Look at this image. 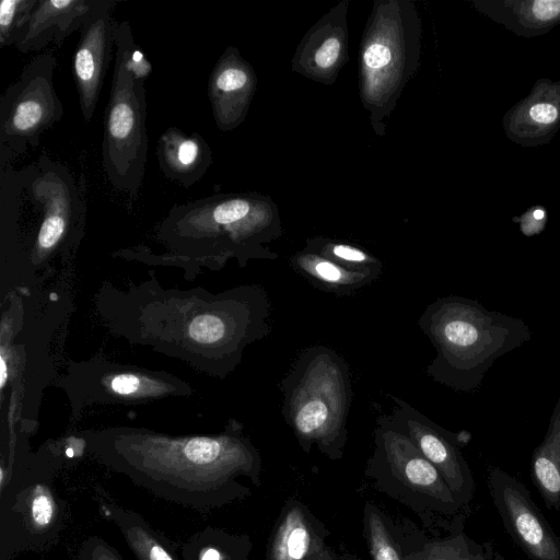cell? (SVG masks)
Masks as SVG:
<instances>
[{
	"label": "cell",
	"instance_id": "6da1fadb",
	"mask_svg": "<svg viewBox=\"0 0 560 560\" xmlns=\"http://www.w3.org/2000/svg\"><path fill=\"white\" fill-rule=\"evenodd\" d=\"M231 419L217 435L173 436L141 429L86 433V448L109 469L164 500L198 511L228 501L238 476H254L259 456Z\"/></svg>",
	"mask_w": 560,
	"mask_h": 560
},
{
	"label": "cell",
	"instance_id": "7a4b0ae2",
	"mask_svg": "<svg viewBox=\"0 0 560 560\" xmlns=\"http://www.w3.org/2000/svg\"><path fill=\"white\" fill-rule=\"evenodd\" d=\"M86 217L84 185L63 163L42 153L15 168L0 166L2 237L23 244L33 260L68 249L83 233Z\"/></svg>",
	"mask_w": 560,
	"mask_h": 560
},
{
	"label": "cell",
	"instance_id": "3957f363",
	"mask_svg": "<svg viewBox=\"0 0 560 560\" xmlns=\"http://www.w3.org/2000/svg\"><path fill=\"white\" fill-rule=\"evenodd\" d=\"M417 324L436 351L427 375L464 393L478 390L497 360L532 338L523 319L457 295L430 303Z\"/></svg>",
	"mask_w": 560,
	"mask_h": 560
},
{
	"label": "cell",
	"instance_id": "277c9868",
	"mask_svg": "<svg viewBox=\"0 0 560 560\" xmlns=\"http://www.w3.org/2000/svg\"><path fill=\"white\" fill-rule=\"evenodd\" d=\"M113 35L115 66L104 116L102 165L110 185L133 200L147 163L144 81L152 68L136 46L128 21H114Z\"/></svg>",
	"mask_w": 560,
	"mask_h": 560
},
{
	"label": "cell",
	"instance_id": "5b68a950",
	"mask_svg": "<svg viewBox=\"0 0 560 560\" xmlns=\"http://www.w3.org/2000/svg\"><path fill=\"white\" fill-rule=\"evenodd\" d=\"M280 390L283 419L301 445L338 454L347 440L352 401L347 361L327 346H310L281 380Z\"/></svg>",
	"mask_w": 560,
	"mask_h": 560
},
{
	"label": "cell",
	"instance_id": "8992f818",
	"mask_svg": "<svg viewBox=\"0 0 560 560\" xmlns=\"http://www.w3.org/2000/svg\"><path fill=\"white\" fill-rule=\"evenodd\" d=\"M252 213L250 201L238 196L214 195L175 205L160 224L158 238L182 255L206 257L218 266L232 257L241 267L249 258H277L259 245L265 237Z\"/></svg>",
	"mask_w": 560,
	"mask_h": 560
},
{
	"label": "cell",
	"instance_id": "52a82bcc",
	"mask_svg": "<svg viewBox=\"0 0 560 560\" xmlns=\"http://www.w3.org/2000/svg\"><path fill=\"white\" fill-rule=\"evenodd\" d=\"M56 465L35 458L13 466L0 482V560L22 551H43L60 538L69 518L56 486Z\"/></svg>",
	"mask_w": 560,
	"mask_h": 560
},
{
	"label": "cell",
	"instance_id": "ba28073f",
	"mask_svg": "<svg viewBox=\"0 0 560 560\" xmlns=\"http://www.w3.org/2000/svg\"><path fill=\"white\" fill-rule=\"evenodd\" d=\"M57 59L51 52L33 57L0 97V166L36 149L44 132L63 116L54 74Z\"/></svg>",
	"mask_w": 560,
	"mask_h": 560
},
{
	"label": "cell",
	"instance_id": "9c48e42d",
	"mask_svg": "<svg viewBox=\"0 0 560 560\" xmlns=\"http://www.w3.org/2000/svg\"><path fill=\"white\" fill-rule=\"evenodd\" d=\"M489 487L499 514L516 544L534 560H560V538L528 490L498 467L489 471Z\"/></svg>",
	"mask_w": 560,
	"mask_h": 560
},
{
	"label": "cell",
	"instance_id": "30bf717a",
	"mask_svg": "<svg viewBox=\"0 0 560 560\" xmlns=\"http://www.w3.org/2000/svg\"><path fill=\"white\" fill-rule=\"evenodd\" d=\"M394 407L388 416L392 424L408 436L422 455L439 470L453 493L471 492L470 470L458 448L459 435L431 421L418 409L390 396Z\"/></svg>",
	"mask_w": 560,
	"mask_h": 560
},
{
	"label": "cell",
	"instance_id": "8fae6325",
	"mask_svg": "<svg viewBox=\"0 0 560 560\" xmlns=\"http://www.w3.org/2000/svg\"><path fill=\"white\" fill-rule=\"evenodd\" d=\"M115 4V1L106 0L105 4L83 24L74 50L72 73L85 121H90L94 115L112 60V10Z\"/></svg>",
	"mask_w": 560,
	"mask_h": 560
},
{
	"label": "cell",
	"instance_id": "7c38bea8",
	"mask_svg": "<svg viewBox=\"0 0 560 560\" xmlns=\"http://www.w3.org/2000/svg\"><path fill=\"white\" fill-rule=\"evenodd\" d=\"M374 436L376 457L382 459L395 478L442 502L454 501L453 492L439 470L408 436L392 424L387 415L377 417Z\"/></svg>",
	"mask_w": 560,
	"mask_h": 560
},
{
	"label": "cell",
	"instance_id": "4fadbf2b",
	"mask_svg": "<svg viewBox=\"0 0 560 560\" xmlns=\"http://www.w3.org/2000/svg\"><path fill=\"white\" fill-rule=\"evenodd\" d=\"M506 137L522 147L551 141L560 128V80L538 79L530 93L503 116Z\"/></svg>",
	"mask_w": 560,
	"mask_h": 560
},
{
	"label": "cell",
	"instance_id": "5bb4252c",
	"mask_svg": "<svg viewBox=\"0 0 560 560\" xmlns=\"http://www.w3.org/2000/svg\"><path fill=\"white\" fill-rule=\"evenodd\" d=\"M106 0H38L20 40L22 54L39 51L49 44L61 45L105 4Z\"/></svg>",
	"mask_w": 560,
	"mask_h": 560
},
{
	"label": "cell",
	"instance_id": "9a60e30c",
	"mask_svg": "<svg viewBox=\"0 0 560 560\" xmlns=\"http://www.w3.org/2000/svg\"><path fill=\"white\" fill-rule=\"evenodd\" d=\"M252 75L236 51L229 48L215 63L208 82V96L217 126L230 130L242 119Z\"/></svg>",
	"mask_w": 560,
	"mask_h": 560
},
{
	"label": "cell",
	"instance_id": "2e32d148",
	"mask_svg": "<svg viewBox=\"0 0 560 560\" xmlns=\"http://www.w3.org/2000/svg\"><path fill=\"white\" fill-rule=\"evenodd\" d=\"M156 156L161 172L184 187L199 182L212 162V152L197 132L167 128L159 138Z\"/></svg>",
	"mask_w": 560,
	"mask_h": 560
},
{
	"label": "cell",
	"instance_id": "e0dca14e",
	"mask_svg": "<svg viewBox=\"0 0 560 560\" xmlns=\"http://www.w3.org/2000/svg\"><path fill=\"white\" fill-rule=\"evenodd\" d=\"M476 10L517 36L530 38L560 25V0H475Z\"/></svg>",
	"mask_w": 560,
	"mask_h": 560
},
{
	"label": "cell",
	"instance_id": "ac0fdd59",
	"mask_svg": "<svg viewBox=\"0 0 560 560\" xmlns=\"http://www.w3.org/2000/svg\"><path fill=\"white\" fill-rule=\"evenodd\" d=\"M101 511L120 530L137 560H179L175 545L139 513L108 503Z\"/></svg>",
	"mask_w": 560,
	"mask_h": 560
},
{
	"label": "cell",
	"instance_id": "d6986e66",
	"mask_svg": "<svg viewBox=\"0 0 560 560\" xmlns=\"http://www.w3.org/2000/svg\"><path fill=\"white\" fill-rule=\"evenodd\" d=\"M292 268L325 292L349 295L371 284L381 275L357 270L308 249L294 255Z\"/></svg>",
	"mask_w": 560,
	"mask_h": 560
},
{
	"label": "cell",
	"instance_id": "ffe728a7",
	"mask_svg": "<svg viewBox=\"0 0 560 560\" xmlns=\"http://www.w3.org/2000/svg\"><path fill=\"white\" fill-rule=\"evenodd\" d=\"M530 476L548 509H560V395L541 443L534 450Z\"/></svg>",
	"mask_w": 560,
	"mask_h": 560
},
{
	"label": "cell",
	"instance_id": "44dd1931",
	"mask_svg": "<svg viewBox=\"0 0 560 560\" xmlns=\"http://www.w3.org/2000/svg\"><path fill=\"white\" fill-rule=\"evenodd\" d=\"M311 533L303 513L291 509L281 522L271 548L272 560H303L310 551Z\"/></svg>",
	"mask_w": 560,
	"mask_h": 560
},
{
	"label": "cell",
	"instance_id": "7402d4cb",
	"mask_svg": "<svg viewBox=\"0 0 560 560\" xmlns=\"http://www.w3.org/2000/svg\"><path fill=\"white\" fill-rule=\"evenodd\" d=\"M106 393L114 398H148L166 392L164 381L142 372H114L106 377Z\"/></svg>",
	"mask_w": 560,
	"mask_h": 560
},
{
	"label": "cell",
	"instance_id": "603a6c76",
	"mask_svg": "<svg viewBox=\"0 0 560 560\" xmlns=\"http://www.w3.org/2000/svg\"><path fill=\"white\" fill-rule=\"evenodd\" d=\"M38 0H2L0 3V46L16 45Z\"/></svg>",
	"mask_w": 560,
	"mask_h": 560
},
{
	"label": "cell",
	"instance_id": "cb8c5ba5",
	"mask_svg": "<svg viewBox=\"0 0 560 560\" xmlns=\"http://www.w3.org/2000/svg\"><path fill=\"white\" fill-rule=\"evenodd\" d=\"M306 249L357 270L382 273V262L354 246L327 242L310 245Z\"/></svg>",
	"mask_w": 560,
	"mask_h": 560
},
{
	"label": "cell",
	"instance_id": "d4e9b609",
	"mask_svg": "<svg viewBox=\"0 0 560 560\" xmlns=\"http://www.w3.org/2000/svg\"><path fill=\"white\" fill-rule=\"evenodd\" d=\"M413 560H486L463 536L427 545Z\"/></svg>",
	"mask_w": 560,
	"mask_h": 560
},
{
	"label": "cell",
	"instance_id": "484cf974",
	"mask_svg": "<svg viewBox=\"0 0 560 560\" xmlns=\"http://www.w3.org/2000/svg\"><path fill=\"white\" fill-rule=\"evenodd\" d=\"M368 521L373 560H400L382 518L375 512L371 511Z\"/></svg>",
	"mask_w": 560,
	"mask_h": 560
},
{
	"label": "cell",
	"instance_id": "4316f807",
	"mask_svg": "<svg viewBox=\"0 0 560 560\" xmlns=\"http://www.w3.org/2000/svg\"><path fill=\"white\" fill-rule=\"evenodd\" d=\"M75 560H124V558L102 537L89 536L81 544Z\"/></svg>",
	"mask_w": 560,
	"mask_h": 560
},
{
	"label": "cell",
	"instance_id": "83f0119b",
	"mask_svg": "<svg viewBox=\"0 0 560 560\" xmlns=\"http://www.w3.org/2000/svg\"><path fill=\"white\" fill-rule=\"evenodd\" d=\"M390 57V49L387 46L373 43L364 50L363 61L370 69H382L388 65Z\"/></svg>",
	"mask_w": 560,
	"mask_h": 560
},
{
	"label": "cell",
	"instance_id": "f1b7e54d",
	"mask_svg": "<svg viewBox=\"0 0 560 560\" xmlns=\"http://www.w3.org/2000/svg\"><path fill=\"white\" fill-rule=\"evenodd\" d=\"M340 51V44L336 38L327 39L315 55V61L318 67L326 69L332 66Z\"/></svg>",
	"mask_w": 560,
	"mask_h": 560
},
{
	"label": "cell",
	"instance_id": "f546056e",
	"mask_svg": "<svg viewBox=\"0 0 560 560\" xmlns=\"http://www.w3.org/2000/svg\"><path fill=\"white\" fill-rule=\"evenodd\" d=\"M5 376H7L5 362H4V359L1 358V386H3V384L5 382Z\"/></svg>",
	"mask_w": 560,
	"mask_h": 560
},
{
	"label": "cell",
	"instance_id": "4dcf8cb0",
	"mask_svg": "<svg viewBox=\"0 0 560 560\" xmlns=\"http://www.w3.org/2000/svg\"><path fill=\"white\" fill-rule=\"evenodd\" d=\"M494 560H504V559L502 558V556H501V555L495 553V556H494Z\"/></svg>",
	"mask_w": 560,
	"mask_h": 560
}]
</instances>
